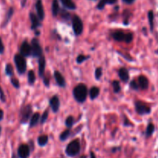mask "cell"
<instances>
[{"instance_id": "5bb4252c", "label": "cell", "mask_w": 158, "mask_h": 158, "mask_svg": "<svg viewBox=\"0 0 158 158\" xmlns=\"http://www.w3.org/2000/svg\"><path fill=\"white\" fill-rule=\"evenodd\" d=\"M45 67H46V60H45V57L42 56L39 60V74H40V76H43V75H44Z\"/></svg>"}, {"instance_id": "f35d334b", "label": "cell", "mask_w": 158, "mask_h": 158, "mask_svg": "<svg viewBox=\"0 0 158 158\" xmlns=\"http://www.w3.org/2000/svg\"><path fill=\"white\" fill-rule=\"evenodd\" d=\"M0 98H1V100H2V102L6 101V97H5V95H4L3 91H2L1 87H0Z\"/></svg>"}, {"instance_id": "603a6c76", "label": "cell", "mask_w": 158, "mask_h": 158, "mask_svg": "<svg viewBox=\"0 0 158 158\" xmlns=\"http://www.w3.org/2000/svg\"><path fill=\"white\" fill-rule=\"evenodd\" d=\"M48 140H49L48 136H46V135H42V136H40L38 138L39 145L41 146V147H43V146H45L48 143Z\"/></svg>"}, {"instance_id": "60d3db41", "label": "cell", "mask_w": 158, "mask_h": 158, "mask_svg": "<svg viewBox=\"0 0 158 158\" xmlns=\"http://www.w3.org/2000/svg\"><path fill=\"white\" fill-rule=\"evenodd\" d=\"M3 116H4V113L2 110H0V120H2L3 119Z\"/></svg>"}, {"instance_id": "d6a6232c", "label": "cell", "mask_w": 158, "mask_h": 158, "mask_svg": "<svg viewBox=\"0 0 158 158\" xmlns=\"http://www.w3.org/2000/svg\"><path fill=\"white\" fill-rule=\"evenodd\" d=\"M102 76V68H97L95 71V77L97 79H100Z\"/></svg>"}, {"instance_id": "ffe728a7", "label": "cell", "mask_w": 158, "mask_h": 158, "mask_svg": "<svg viewBox=\"0 0 158 158\" xmlns=\"http://www.w3.org/2000/svg\"><path fill=\"white\" fill-rule=\"evenodd\" d=\"M117 0H100V2L97 5V9L103 10L106 4H114L117 2Z\"/></svg>"}, {"instance_id": "52a82bcc", "label": "cell", "mask_w": 158, "mask_h": 158, "mask_svg": "<svg viewBox=\"0 0 158 158\" xmlns=\"http://www.w3.org/2000/svg\"><path fill=\"white\" fill-rule=\"evenodd\" d=\"M32 114V107L30 105H27L22 109V115H21V123H25L29 119Z\"/></svg>"}, {"instance_id": "836d02e7", "label": "cell", "mask_w": 158, "mask_h": 158, "mask_svg": "<svg viewBox=\"0 0 158 158\" xmlns=\"http://www.w3.org/2000/svg\"><path fill=\"white\" fill-rule=\"evenodd\" d=\"M48 115H49V111L46 110L44 113L42 115V118H41V123H44L46 122V120H47L48 118Z\"/></svg>"}, {"instance_id": "30bf717a", "label": "cell", "mask_w": 158, "mask_h": 158, "mask_svg": "<svg viewBox=\"0 0 158 158\" xmlns=\"http://www.w3.org/2000/svg\"><path fill=\"white\" fill-rule=\"evenodd\" d=\"M36 9H37V15H38L39 19H40V20H43V19H44L45 13L42 0H38V1H37V4H36Z\"/></svg>"}, {"instance_id": "8d00e7d4", "label": "cell", "mask_w": 158, "mask_h": 158, "mask_svg": "<svg viewBox=\"0 0 158 158\" xmlns=\"http://www.w3.org/2000/svg\"><path fill=\"white\" fill-rule=\"evenodd\" d=\"M11 83H12V84H13V85L15 87H16V88H19V80H18V79H11Z\"/></svg>"}, {"instance_id": "e575fe53", "label": "cell", "mask_w": 158, "mask_h": 158, "mask_svg": "<svg viewBox=\"0 0 158 158\" xmlns=\"http://www.w3.org/2000/svg\"><path fill=\"white\" fill-rule=\"evenodd\" d=\"M130 87H131L132 89L133 90H138L139 89V85L137 84V83L135 80H133L131 83H130Z\"/></svg>"}, {"instance_id": "83f0119b", "label": "cell", "mask_w": 158, "mask_h": 158, "mask_svg": "<svg viewBox=\"0 0 158 158\" xmlns=\"http://www.w3.org/2000/svg\"><path fill=\"white\" fill-rule=\"evenodd\" d=\"M6 73L8 76H13V68L11 64H7L6 67Z\"/></svg>"}, {"instance_id": "ee69618b", "label": "cell", "mask_w": 158, "mask_h": 158, "mask_svg": "<svg viewBox=\"0 0 158 158\" xmlns=\"http://www.w3.org/2000/svg\"><path fill=\"white\" fill-rule=\"evenodd\" d=\"M26 0H22V6H25V2Z\"/></svg>"}, {"instance_id": "f546056e", "label": "cell", "mask_w": 158, "mask_h": 158, "mask_svg": "<svg viewBox=\"0 0 158 158\" xmlns=\"http://www.w3.org/2000/svg\"><path fill=\"white\" fill-rule=\"evenodd\" d=\"M148 18H149V22H150V29L151 30L153 29V13L152 11H150L148 13Z\"/></svg>"}, {"instance_id": "7402d4cb", "label": "cell", "mask_w": 158, "mask_h": 158, "mask_svg": "<svg viewBox=\"0 0 158 158\" xmlns=\"http://www.w3.org/2000/svg\"><path fill=\"white\" fill-rule=\"evenodd\" d=\"M40 114L39 113H36L33 115V117H31V120H30L29 126L30 127H33V126H36V125L38 123L39 119H40Z\"/></svg>"}, {"instance_id": "9a60e30c", "label": "cell", "mask_w": 158, "mask_h": 158, "mask_svg": "<svg viewBox=\"0 0 158 158\" xmlns=\"http://www.w3.org/2000/svg\"><path fill=\"white\" fill-rule=\"evenodd\" d=\"M125 36H126V33H124L123 31L121 30H117L112 34L113 38L115 40L118 42H122L125 40Z\"/></svg>"}, {"instance_id": "d4e9b609", "label": "cell", "mask_w": 158, "mask_h": 158, "mask_svg": "<svg viewBox=\"0 0 158 158\" xmlns=\"http://www.w3.org/2000/svg\"><path fill=\"white\" fill-rule=\"evenodd\" d=\"M154 131V126L153 123H150L147 127V131H146V134L147 137H150L152 133Z\"/></svg>"}, {"instance_id": "9c48e42d", "label": "cell", "mask_w": 158, "mask_h": 158, "mask_svg": "<svg viewBox=\"0 0 158 158\" xmlns=\"http://www.w3.org/2000/svg\"><path fill=\"white\" fill-rule=\"evenodd\" d=\"M29 147L26 144H22L18 149V154L20 158H27L29 156Z\"/></svg>"}, {"instance_id": "74e56055", "label": "cell", "mask_w": 158, "mask_h": 158, "mask_svg": "<svg viewBox=\"0 0 158 158\" xmlns=\"http://www.w3.org/2000/svg\"><path fill=\"white\" fill-rule=\"evenodd\" d=\"M5 50V46H4L3 43H2V39L0 38V54H2Z\"/></svg>"}, {"instance_id": "277c9868", "label": "cell", "mask_w": 158, "mask_h": 158, "mask_svg": "<svg viewBox=\"0 0 158 158\" xmlns=\"http://www.w3.org/2000/svg\"><path fill=\"white\" fill-rule=\"evenodd\" d=\"M72 22H73V28L74 33L76 36L80 35L83 33V24L81 19L78 16L75 15V16H73Z\"/></svg>"}, {"instance_id": "7bdbcfd3", "label": "cell", "mask_w": 158, "mask_h": 158, "mask_svg": "<svg viewBox=\"0 0 158 158\" xmlns=\"http://www.w3.org/2000/svg\"><path fill=\"white\" fill-rule=\"evenodd\" d=\"M90 158H96L95 154L93 153V152H90Z\"/></svg>"}, {"instance_id": "ba28073f", "label": "cell", "mask_w": 158, "mask_h": 158, "mask_svg": "<svg viewBox=\"0 0 158 158\" xmlns=\"http://www.w3.org/2000/svg\"><path fill=\"white\" fill-rule=\"evenodd\" d=\"M20 53L21 56H22L23 57L25 56H29L32 55V47L31 45H29V43H28L27 42H24L22 43V46L20 48Z\"/></svg>"}, {"instance_id": "8992f818", "label": "cell", "mask_w": 158, "mask_h": 158, "mask_svg": "<svg viewBox=\"0 0 158 158\" xmlns=\"http://www.w3.org/2000/svg\"><path fill=\"white\" fill-rule=\"evenodd\" d=\"M135 108H136L137 112L141 115L147 114L150 112V106H148L146 103L141 101H137L135 103Z\"/></svg>"}, {"instance_id": "e0dca14e", "label": "cell", "mask_w": 158, "mask_h": 158, "mask_svg": "<svg viewBox=\"0 0 158 158\" xmlns=\"http://www.w3.org/2000/svg\"><path fill=\"white\" fill-rule=\"evenodd\" d=\"M138 83H139V87H141L142 90H146V89L148 87L149 85V82H148V79L146 76H139L138 78Z\"/></svg>"}, {"instance_id": "4dcf8cb0", "label": "cell", "mask_w": 158, "mask_h": 158, "mask_svg": "<svg viewBox=\"0 0 158 158\" xmlns=\"http://www.w3.org/2000/svg\"><path fill=\"white\" fill-rule=\"evenodd\" d=\"M133 34L129 33H126V36H125V40L124 42H126V43H130V42L133 40Z\"/></svg>"}, {"instance_id": "4fadbf2b", "label": "cell", "mask_w": 158, "mask_h": 158, "mask_svg": "<svg viewBox=\"0 0 158 158\" xmlns=\"http://www.w3.org/2000/svg\"><path fill=\"white\" fill-rule=\"evenodd\" d=\"M29 18L30 20H31V23H32V26L31 28L33 29H36L37 27L40 26V19L39 18L36 16L34 13H31L29 14Z\"/></svg>"}, {"instance_id": "f6af8a7d", "label": "cell", "mask_w": 158, "mask_h": 158, "mask_svg": "<svg viewBox=\"0 0 158 158\" xmlns=\"http://www.w3.org/2000/svg\"><path fill=\"white\" fill-rule=\"evenodd\" d=\"M80 158H87V156H82Z\"/></svg>"}, {"instance_id": "1f68e13d", "label": "cell", "mask_w": 158, "mask_h": 158, "mask_svg": "<svg viewBox=\"0 0 158 158\" xmlns=\"http://www.w3.org/2000/svg\"><path fill=\"white\" fill-rule=\"evenodd\" d=\"M89 57L90 56H83V55H79V56L76 58V62H77L78 63H82L83 62H84L86 60H87Z\"/></svg>"}, {"instance_id": "5b68a950", "label": "cell", "mask_w": 158, "mask_h": 158, "mask_svg": "<svg viewBox=\"0 0 158 158\" xmlns=\"http://www.w3.org/2000/svg\"><path fill=\"white\" fill-rule=\"evenodd\" d=\"M32 55L34 57H40L42 56V53H43V50H42V47L40 46V43L37 39H33L32 40Z\"/></svg>"}, {"instance_id": "44dd1931", "label": "cell", "mask_w": 158, "mask_h": 158, "mask_svg": "<svg viewBox=\"0 0 158 158\" xmlns=\"http://www.w3.org/2000/svg\"><path fill=\"white\" fill-rule=\"evenodd\" d=\"M60 11V6H59V2L57 0H52V15L54 16H56Z\"/></svg>"}, {"instance_id": "6da1fadb", "label": "cell", "mask_w": 158, "mask_h": 158, "mask_svg": "<svg viewBox=\"0 0 158 158\" xmlns=\"http://www.w3.org/2000/svg\"><path fill=\"white\" fill-rule=\"evenodd\" d=\"M73 97L76 101L83 103L86 100L87 96V88L85 84L80 83L76 86L73 90Z\"/></svg>"}, {"instance_id": "ac0fdd59", "label": "cell", "mask_w": 158, "mask_h": 158, "mask_svg": "<svg viewBox=\"0 0 158 158\" xmlns=\"http://www.w3.org/2000/svg\"><path fill=\"white\" fill-rule=\"evenodd\" d=\"M64 7L69 10H75L76 9V5L73 2V0H60Z\"/></svg>"}, {"instance_id": "7a4b0ae2", "label": "cell", "mask_w": 158, "mask_h": 158, "mask_svg": "<svg viewBox=\"0 0 158 158\" xmlns=\"http://www.w3.org/2000/svg\"><path fill=\"white\" fill-rule=\"evenodd\" d=\"M79 150H80V144L79 140H75L68 144L66 149V153L68 156H74L79 153Z\"/></svg>"}, {"instance_id": "bcb514c9", "label": "cell", "mask_w": 158, "mask_h": 158, "mask_svg": "<svg viewBox=\"0 0 158 158\" xmlns=\"http://www.w3.org/2000/svg\"><path fill=\"white\" fill-rule=\"evenodd\" d=\"M1 131H2V127L0 126V134H1Z\"/></svg>"}, {"instance_id": "b9f144b4", "label": "cell", "mask_w": 158, "mask_h": 158, "mask_svg": "<svg viewBox=\"0 0 158 158\" xmlns=\"http://www.w3.org/2000/svg\"><path fill=\"white\" fill-rule=\"evenodd\" d=\"M44 83L46 85V87H49V79H46V78H44Z\"/></svg>"}, {"instance_id": "7c38bea8", "label": "cell", "mask_w": 158, "mask_h": 158, "mask_svg": "<svg viewBox=\"0 0 158 158\" xmlns=\"http://www.w3.org/2000/svg\"><path fill=\"white\" fill-rule=\"evenodd\" d=\"M54 77H55L56 81L57 84H58L60 87H64L66 86V81L64 77L63 76V75L58 71H56L54 73Z\"/></svg>"}, {"instance_id": "8fae6325", "label": "cell", "mask_w": 158, "mask_h": 158, "mask_svg": "<svg viewBox=\"0 0 158 158\" xmlns=\"http://www.w3.org/2000/svg\"><path fill=\"white\" fill-rule=\"evenodd\" d=\"M50 106L54 113H56L60 108V100L57 96H53L50 100Z\"/></svg>"}, {"instance_id": "cb8c5ba5", "label": "cell", "mask_w": 158, "mask_h": 158, "mask_svg": "<svg viewBox=\"0 0 158 158\" xmlns=\"http://www.w3.org/2000/svg\"><path fill=\"white\" fill-rule=\"evenodd\" d=\"M36 80V76L35 73L33 70H30L28 73V81L29 84H33Z\"/></svg>"}, {"instance_id": "d590c367", "label": "cell", "mask_w": 158, "mask_h": 158, "mask_svg": "<svg viewBox=\"0 0 158 158\" xmlns=\"http://www.w3.org/2000/svg\"><path fill=\"white\" fill-rule=\"evenodd\" d=\"M13 9L10 8V10H9V12H8V14H7V17H6V22H8L9 20H10V18L12 17V16H13Z\"/></svg>"}, {"instance_id": "f1b7e54d", "label": "cell", "mask_w": 158, "mask_h": 158, "mask_svg": "<svg viewBox=\"0 0 158 158\" xmlns=\"http://www.w3.org/2000/svg\"><path fill=\"white\" fill-rule=\"evenodd\" d=\"M113 87H114V93H118L120 90V85L118 81L115 80L113 82Z\"/></svg>"}, {"instance_id": "2e32d148", "label": "cell", "mask_w": 158, "mask_h": 158, "mask_svg": "<svg viewBox=\"0 0 158 158\" xmlns=\"http://www.w3.org/2000/svg\"><path fill=\"white\" fill-rule=\"evenodd\" d=\"M119 77L120 78V79L122 81H123L125 83H126L129 80L130 76H129L128 71H127V70L126 68L120 69V70H119Z\"/></svg>"}, {"instance_id": "d6986e66", "label": "cell", "mask_w": 158, "mask_h": 158, "mask_svg": "<svg viewBox=\"0 0 158 158\" xmlns=\"http://www.w3.org/2000/svg\"><path fill=\"white\" fill-rule=\"evenodd\" d=\"M99 93H100V89L98 87H93L90 89V97L91 100H94V99L97 98L99 96Z\"/></svg>"}, {"instance_id": "ab89813d", "label": "cell", "mask_w": 158, "mask_h": 158, "mask_svg": "<svg viewBox=\"0 0 158 158\" xmlns=\"http://www.w3.org/2000/svg\"><path fill=\"white\" fill-rule=\"evenodd\" d=\"M123 2H125V3H127V4H131L133 3V2H134L135 0H123Z\"/></svg>"}, {"instance_id": "484cf974", "label": "cell", "mask_w": 158, "mask_h": 158, "mask_svg": "<svg viewBox=\"0 0 158 158\" xmlns=\"http://www.w3.org/2000/svg\"><path fill=\"white\" fill-rule=\"evenodd\" d=\"M69 136H70V130H66L65 131H63V133L60 134V139L62 141H66V140L67 139V138L69 137Z\"/></svg>"}, {"instance_id": "4316f807", "label": "cell", "mask_w": 158, "mask_h": 158, "mask_svg": "<svg viewBox=\"0 0 158 158\" xmlns=\"http://www.w3.org/2000/svg\"><path fill=\"white\" fill-rule=\"evenodd\" d=\"M73 122H74V120H73V117H72V116H70V117H68L67 118V120H66L65 121V123H66V126L68 127V128H70L72 126H73Z\"/></svg>"}, {"instance_id": "3957f363", "label": "cell", "mask_w": 158, "mask_h": 158, "mask_svg": "<svg viewBox=\"0 0 158 158\" xmlns=\"http://www.w3.org/2000/svg\"><path fill=\"white\" fill-rule=\"evenodd\" d=\"M14 61L18 72L20 74L25 73L26 70V62H25V58L19 54H16L14 57Z\"/></svg>"}]
</instances>
